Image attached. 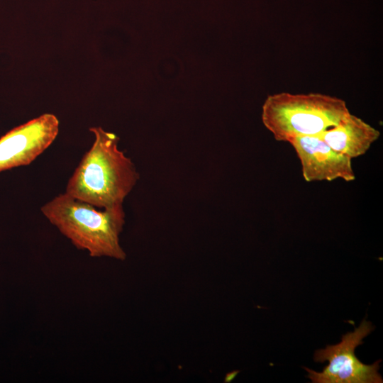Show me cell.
I'll return each instance as SVG.
<instances>
[{"mask_svg":"<svg viewBox=\"0 0 383 383\" xmlns=\"http://www.w3.org/2000/svg\"><path fill=\"white\" fill-rule=\"evenodd\" d=\"M89 131L94 141L70 178L65 193L99 209L123 204L139 173L131 158L118 149L116 134L101 127Z\"/></svg>","mask_w":383,"mask_h":383,"instance_id":"obj_1","label":"cell"},{"mask_svg":"<svg viewBox=\"0 0 383 383\" xmlns=\"http://www.w3.org/2000/svg\"><path fill=\"white\" fill-rule=\"evenodd\" d=\"M41 211L77 249L87 250L91 257L126 259L119 240L125 224L123 204L99 210L64 193L43 205Z\"/></svg>","mask_w":383,"mask_h":383,"instance_id":"obj_2","label":"cell"},{"mask_svg":"<svg viewBox=\"0 0 383 383\" xmlns=\"http://www.w3.org/2000/svg\"><path fill=\"white\" fill-rule=\"evenodd\" d=\"M350 113L346 102L321 93L269 95L262 107L265 127L280 142L304 135H319Z\"/></svg>","mask_w":383,"mask_h":383,"instance_id":"obj_3","label":"cell"},{"mask_svg":"<svg viewBox=\"0 0 383 383\" xmlns=\"http://www.w3.org/2000/svg\"><path fill=\"white\" fill-rule=\"evenodd\" d=\"M373 330L371 323L364 319L354 331L343 335L339 343L316 350L314 360L328 364L321 372L305 368L308 378L313 383H382L378 372L381 360L365 365L355 355L356 347L363 344V338Z\"/></svg>","mask_w":383,"mask_h":383,"instance_id":"obj_4","label":"cell"},{"mask_svg":"<svg viewBox=\"0 0 383 383\" xmlns=\"http://www.w3.org/2000/svg\"><path fill=\"white\" fill-rule=\"evenodd\" d=\"M59 121L45 113L17 126L0 138V172L30 164L55 140Z\"/></svg>","mask_w":383,"mask_h":383,"instance_id":"obj_5","label":"cell"},{"mask_svg":"<svg viewBox=\"0 0 383 383\" xmlns=\"http://www.w3.org/2000/svg\"><path fill=\"white\" fill-rule=\"evenodd\" d=\"M288 143L297 155L305 181L355 179L352 159L331 148L319 135L296 136Z\"/></svg>","mask_w":383,"mask_h":383,"instance_id":"obj_6","label":"cell"},{"mask_svg":"<svg viewBox=\"0 0 383 383\" xmlns=\"http://www.w3.org/2000/svg\"><path fill=\"white\" fill-rule=\"evenodd\" d=\"M319 136L331 148L353 159L365 155L378 140L380 132L350 113Z\"/></svg>","mask_w":383,"mask_h":383,"instance_id":"obj_7","label":"cell"}]
</instances>
